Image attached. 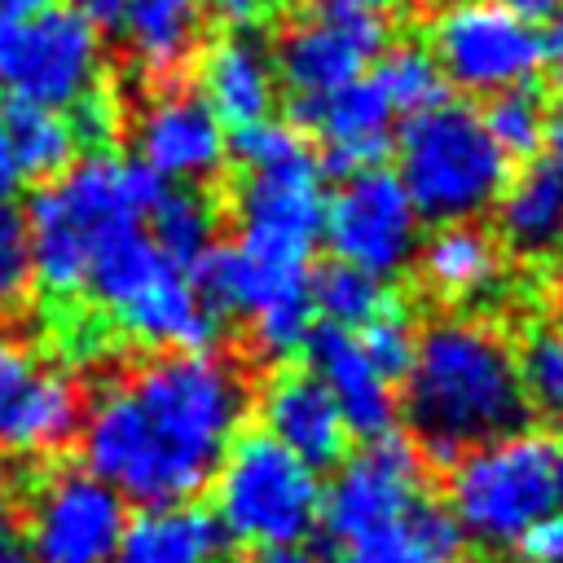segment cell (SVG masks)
Listing matches in <instances>:
<instances>
[{"label":"cell","mask_w":563,"mask_h":563,"mask_svg":"<svg viewBox=\"0 0 563 563\" xmlns=\"http://www.w3.org/2000/svg\"><path fill=\"white\" fill-rule=\"evenodd\" d=\"M251 391L238 361L220 352H154L84 405V471L123 501L180 506L211 488V475L242 431Z\"/></svg>","instance_id":"obj_1"},{"label":"cell","mask_w":563,"mask_h":563,"mask_svg":"<svg viewBox=\"0 0 563 563\" xmlns=\"http://www.w3.org/2000/svg\"><path fill=\"white\" fill-rule=\"evenodd\" d=\"M413 449L427 462H453L475 444L519 431L528 418L515 347L479 317H435L418 330L400 400Z\"/></svg>","instance_id":"obj_2"},{"label":"cell","mask_w":563,"mask_h":563,"mask_svg":"<svg viewBox=\"0 0 563 563\" xmlns=\"http://www.w3.org/2000/svg\"><path fill=\"white\" fill-rule=\"evenodd\" d=\"M163 180H154L136 158L110 150L75 158L62 176L44 180L26 202L31 238V282L57 303L84 295L92 260L128 229L145 224Z\"/></svg>","instance_id":"obj_3"},{"label":"cell","mask_w":563,"mask_h":563,"mask_svg":"<svg viewBox=\"0 0 563 563\" xmlns=\"http://www.w3.org/2000/svg\"><path fill=\"white\" fill-rule=\"evenodd\" d=\"M396 145V180L418 220L462 224L497 207L510 185V158L488 141L479 110L466 101H435L405 119Z\"/></svg>","instance_id":"obj_4"},{"label":"cell","mask_w":563,"mask_h":563,"mask_svg":"<svg viewBox=\"0 0 563 563\" xmlns=\"http://www.w3.org/2000/svg\"><path fill=\"white\" fill-rule=\"evenodd\" d=\"M462 537L510 550L541 515L559 510V444L545 431H506L453 457L449 506Z\"/></svg>","instance_id":"obj_5"},{"label":"cell","mask_w":563,"mask_h":563,"mask_svg":"<svg viewBox=\"0 0 563 563\" xmlns=\"http://www.w3.org/2000/svg\"><path fill=\"white\" fill-rule=\"evenodd\" d=\"M211 515L224 541L290 550L321 523V475L264 431H238L211 475Z\"/></svg>","instance_id":"obj_6"},{"label":"cell","mask_w":563,"mask_h":563,"mask_svg":"<svg viewBox=\"0 0 563 563\" xmlns=\"http://www.w3.org/2000/svg\"><path fill=\"white\" fill-rule=\"evenodd\" d=\"M106 40L75 4H44L40 13L0 31V88L9 101L75 110L101 88Z\"/></svg>","instance_id":"obj_7"},{"label":"cell","mask_w":563,"mask_h":563,"mask_svg":"<svg viewBox=\"0 0 563 563\" xmlns=\"http://www.w3.org/2000/svg\"><path fill=\"white\" fill-rule=\"evenodd\" d=\"M387 48V18L356 0H312L277 40L273 75L295 97V114L369 70Z\"/></svg>","instance_id":"obj_8"},{"label":"cell","mask_w":563,"mask_h":563,"mask_svg":"<svg viewBox=\"0 0 563 563\" xmlns=\"http://www.w3.org/2000/svg\"><path fill=\"white\" fill-rule=\"evenodd\" d=\"M431 57L444 84L475 97H497L528 88L545 62V44L532 22L515 18L497 0H453L431 22Z\"/></svg>","instance_id":"obj_9"},{"label":"cell","mask_w":563,"mask_h":563,"mask_svg":"<svg viewBox=\"0 0 563 563\" xmlns=\"http://www.w3.org/2000/svg\"><path fill=\"white\" fill-rule=\"evenodd\" d=\"M35 563H110L123 537V497L84 466H44L18 501Z\"/></svg>","instance_id":"obj_10"},{"label":"cell","mask_w":563,"mask_h":563,"mask_svg":"<svg viewBox=\"0 0 563 563\" xmlns=\"http://www.w3.org/2000/svg\"><path fill=\"white\" fill-rule=\"evenodd\" d=\"M321 163L303 145L299 154L242 172L233 189L238 246L264 264L312 268V246L321 238Z\"/></svg>","instance_id":"obj_11"},{"label":"cell","mask_w":563,"mask_h":563,"mask_svg":"<svg viewBox=\"0 0 563 563\" xmlns=\"http://www.w3.org/2000/svg\"><path fill=\"white\" fill-rule=\"evenodd\" d=\"M321 238L334 251V264L361 268L378 282H391L400 268L413 264L422 242V220L387 167H369L343 176V185L325 198Z\"/></svg>","instance_id":"obj_12"},{"label":"cell","mask_w":563,"mask_h":563,"mask_svg":"<svg viewBox=\"0 0 563 563\" xmlns=\"http://www.w3.org/2000/svg\"><path fill=\"white\" fill-rule=\"evenodd\" d=\"M418 501H427V457L400 435H378L339 462L334 484L321 488L317 528L325 532L330 550H339Z\"/></svg>","instance_id":"obj_13"},{"label":"cell","mask_w":563,"mask_h":563,"mask_svg":"<svg viewBox=\"0 0 563 563\" xmlns=\"http://www.w3.org/2000/svg\"><path fill=\"white\" fill-rule=\"evenodd\" d=\"M84 387L70 369L48 365L18 334L0 330V449L4 453H57L84 427Z\"/></svg>","instance_id":"obj_14"},{"label":"cell","mask_w":563,"mask_h":563,"mask_svg":"<svg viewBox=\"0 0 563 563\" xmlns=\"http://www.w3.org/2000/svg\"><path fill=\"white\" fill-rule=\"evenodd\" d=\"M132 150H136V163L154 180L198 189L220 176V167L229 158V136H224V123L202 106L198 92L163 88L136 110Z\"/></svg>","instance_id":"obj_15"},{"label":"cell","mask_w":563,"mask_h":563,"mask_svg":"<svg viewBox=\"0 0 563 563\" xmlns=\"http://www.w3.org/2000/svg\"><path fill=\"white\" fill-rule=\"evenodd\" d=\"M303 356H308V374L330 391L347 435H361V440L391 435L400 418L396 387L374 369V361L361 352L352 330H334L317 321L303 339Z\"/></svg>","instance_id":"obj_16"},{"label":"cell","mask_w":563,"mask_h":563,"mask_svg":"<svg viewBox=\"0 0 563 563\" xmlns=\"http://www.w3.org/2000/svg\"><path fill=\"white\" fill-rule=\"evenodd\" d=\"M260 422L264 435L295 453L317 475L339 466L347 453V427L330 400V391L308 369H282L260 391Z\"/></svg>","instance_id":"obj_17"},{"label":"cell","mask_w":563,"mask_h":563,"mask_svg":"<svg viewBox=\"0 0 563 563\" xmlns=\"http://www.w3.org/2000/svg\"><path fill=\"white\" fill-rule=\"evenodd\" d=\"M295 119L321 136L325 167H334L339 176L383 167V158L396 141V110L369 75H361L347 88L330 92L325 101L299 110Z\"/></svg>","instance_id":"obj_18"},{"label":"cell","mask_w":563,"mask_h":563,"mask_svg":"<svg viewBox=\"0 0 563 563\" xmlns=\"http://www.w3.org/2000/svg\"><path fill=\"white\" fill-rule=\"evenodd\" d=\"M497 229L519 255H554L563 246V119L545 128V145L497 198Z\"/></svg>","instance_id":"obj_19"},{"label":"cell","mask_w":563,"mask_h":563,"mask_svg":"<svg viewBox=\"0 0 563 563\" xmlns=\"http://www.w3.org/2000/svg\"><path fill=\"white\" fill-rule=\"evenodd\" d=\"M198 97L220 123H233V128L268 119L277 101V75H273L268 48L251 31L220 35L198 57Z\"/></svg>","instance_id":"obj_20"},{"label":"cell","mask_w":563,"mask_h":563,"mask_svg":"<svg viewBox=\"0 0 563 563\" xmlns=\"http://www.w3.org/2000/svg\"><path fill=\"white\" fill-rule=\"evenodd\" d=\"M224 532L211 510L180 501V506H145L136 519L123 523L110 563H220Z\"/></svg>","instance_id":"obj_21"},{"label":"cell","mask_w":563,"mask_h":563,"mask_svg":"<svg viewBox=\"0 0 563 563\" xmlns=\"http://www.w3.org/2000/svg\"><path fill=\"white\" fill-rule=\"evenodd\" d=\"M418 273H422V286L449 303L484 299L501 282L497 238L475 220L440 224L427 242H418Z\"/></svg>","instance_id":"obj_22"},{"label":"cell","mask_w":563,"mask_h":563,"mask_svg":"<svg viewBox=\"0 0 563 563\" xmlns=\"http://www.w3.org/2000/svg\"><path fill=\"white\" fill-rule=\"evenodd\" d=\"M466 537L453 515L435 501H418L413 510L361 532L356 541L334 550V563H462Z\"/></svg>","instance_id":"obj_23"},{"label":"cell","mask_w":563,"mask_h":563,"mask_svg":"<svg viewBox=\"0 0 563 563\" xmlns=\"http://www.w3.org/2000/svg\"><path fill=\"white\" fill-rule=\"evenodd\" d=\"M128 53L150 75H176L202 44L198 0H123L119 22Z\"/></svg>","instance_id":"obj_24"},{"label":"cell","mask_w":563,"mask_h":563,"mask_svg":"<svg viewBox=\"0 0 563 563\" xmlns=\"http://www.w3.org/2000/svg\"><path fill=\"white\" fill-rule=\"evenodd\" d=\"M0 128L13 145V158L22 167V180H53L62 176L75 154H79V141H75V128L62 110H48V106H26V101H9L0 106Z\"/></svg>","instance_id":"obj_25"},{"label":"cell","mask_w":563,"mask_h":563,"mask_svg":"<svg viewBox=\"0 0 563 563\" xmlns=\"http://www.w3.org/2000/svg\"><path fill=\"white\" fill-rule=\"evenodd\" d=\"M145 233L167 264L189 273V264L216 242V202L189 185L158 189V198L145 216Z\"/></svg>","instance_id":"obj_26"},{"label":"cell","mask_w":563,"mask_h":563,"mask_svg":"<svg viewBox=\"0 0 563 563\" xmlns=\"http://www.w3.org/2000/svg\"><path fill=\"white\" fill-rule=\"evenodd\" d=\"M387 308H396V295L387 282H378L361 268H347V264L312 268V317H321V325L356 334Z\"/></svg>","instance_id":"obj_27"},{"label":"cell","mask_w":563,"mask_h":563,"mask_svg":"<svg viewBox=\"0 0 563 563\" xmlns=\"http://www.w3.org/2000/svg\"><path fill=\"white\" fill-rule=\"evenodd\" d=\"M369 79L383 88V97L391 101L396 114H418V110L444 101L440 66H435L431 48H427V44H413V40L387 44V48L374 57Z\"/></svg>","instance_id":"obj_28"},{"label":"cell","mask_w":563,"mask_h":563,"mask_svg":"<svg viewBox=\"0 0 563 563\" xmlns=\"http://www.w3.org/2000/svg\"><path fill=\"white\" fill-rule=\"evenodd\" d=\"M515 369L523 405L550 422H563V334L554 325L528 330V339L515 352Z\"/></svg>","instance_id":"obj_29"},{"label":"cell","mask_w":563,"mask_h":563,"mask_svg":"<svg viewBox=\"0 0 563 563\" xmlns=\"http://www.w3.org/2000/svg\"><path fill=\"white\" fill-rule=\"evenodd\" d=\"M479 123L506 158H537L545 145V128H550L541 101L528 88H510V92L488 97V106L479 110Z\"/></svg>","instance_id":"obj_30"},{"label":"cell","mask_w":563,"mask_h":563,"mask_svg":"<svg viewBox=\"0 0 563 563\" xmlns=\"http://www.w3.org/2000/svg\"><path fill=\"white\" fill-rule=\"evenodd\" d=\"M31 299V238L13 198H0V321L18 317Z\"/></svg>","instance_id":"obj_31"},{"label":"cell","mask_w":563,"mask_h":563,"mask_svg":"<svg viewBox=\"0 0 563 563\" xmlns=\"http://www.w3.org/2000/svg\"><path fill=\"white\" fill-rule=\"evenodd\" d=\"M356 343H361V352L374 361V369H378L387 383H396V378H405V369H409V361H413L418 330L409 325L405 308L396 303V308H387L383 317H374L369 325H361V330H356Z\"/></svg>","instance_id":"obj_32"},{"label":"cell","mask_w":563,"mask_h":563,"mask_svg":"<svg viewBox=\"0 0 563 563\" xmlns=\"http://www.w3.org/2000/svg\"><path fill=\"white\" fill-rule=\"evenodd\" d=\"M303 141L290 123H277V119H260V123H246V128H233V141H229V154L238 158L242 172L251 167H268V163H282L290 154H299Z\"/></svg>","instance_id":"obj_33"},{"label":"cell","mask_w":563,"mask_h":563,"mask_svg":"<svg viewBox=\"0 0 563 563\" xmlns=\"http://www.w3.org/2000/svg\"><path fill=\"white\" fill-rule=\"evenodd\" d=\"M66 119H70V128H75L79 150H92V154H101V150L114 141V132H119V106H114L101 88L88 92L75 110H66Z\"/></svg>","instance_id":"obj_34"},{"label":"cell","mask_w":563,"mask_h":563,"mask_svg":"<svg viewBox=\"0 0 563 563\" xmlns=\"http://www.w3.org/2000/svg\"><path fill=\"white\" fill-rule=\"evenodd\" d=\"M510 550L519 554V563H563V510L541 515Z\"/></svg>","instance_id":"obj_35"},{"label":"cell","mask_w":563,"mask_h":563,"mask_svg":"<svg viewBox=\"0 0 563 563\" xmlns=\"http://www.w3.org/2000/svg\"><path fill=\"white\" fill-rule=\"evenodd\" d=\"M273 4H277V0H198V9L216 13L220 22H229V26H238V31H251L255 22H264V18L273 13Z\"/></svg>","instance_id":"obj_36"},{"label":"cell","mask_w":563,"mask_h":563,"mask_svg":"<svg viewBox=\"0 0 563 563\" xmlns=\"http://www.w3.org/2000/svg\"><path fill=\"white\" fill-rule=\"evenodd\" d=\"M0 563H35L31 559V541L22 528V515L13 501L0 497Z\"/></svg>","instance_id":"obj_37"},{"label":"cell","mask_w":563,"mask_h":563,"mask_svg":"<svg viewBox=\"0 0 563 563\" xmlns=\"http://www.w3.org/2000/svg\"><path fill=\"white\" fill-rule=\"evenodd\" d=\"M541 44H545L550 79H554V88H559V97H563V13H559V18H550V31L541 35Z\"/></svg>","instance_id":"obj_38"},{"label":"cell","mask_w":563,"mask_h":563,"mask_svg":"<svg viewBox=\"0 0 563 563\" xmlns=\"http://www.w3.org/2000/svg\"><path fill=\"white\" fill-rule=\"evenodd\" d=\"M497 4H506L515 18H523V22H532V26L563 13V0H497Z\"/></svg>","instance_id":"obj_39"},{"label":"cell","mask_w":563,"mask_h":563,"mask_svg":"<svg viewBox=\"0 0 563 563\" xmlns=\"http://www.w3.org/2000/svg\"><path fill=\"white\" fill-rule=\"evenodd\" d=\"M22 185H26V180H22V167H18L13 145H9V136H4V128H0V198H13Z\"/></svg>","instance_id":"obj_40"},{"label":"cell","mask_w":563,"mask_h":563,"mask_svg":"<svg viewBox=\"0 0 563 563\" xmlns=\"http://www.w3.org/2000/svg\"><path fill=\"white\" fill-rule=\"evenodd\" d=\"M48 0H0V31H9L13 22H22V18H31V13H40Z\"/></svg>","instance_id":"obj_41"},{"label":"cell","mask_w":563,"mask_h":563,"mask_svg":"<svg viewBox=\"0 0 563 563\" xmlns=\"http://www.w3.org/2000/svg\"><path fill=\"white\" fill-rule=\"evenodd\" d=\"M260 563H321V559L312 550H303V545H290V550H264Z\"/></svg>","instance_id":"obj_42"},{"label":"cell","mask_w":563,"mask_h":563,"mask_svg":"<svg viewBox=\"0 0 563 563\" xmlns=\"http://www.w3.org/2000/svg\"><path fill=\"white\" fill-rule=\"evenodd\" d=\"M550 312H554V330L563 334V277H559L554 290H550Z\"/></svg>","instance_id":"obj_43"},{"label":"cell","mask_w":563,"mask_h":563,"mask_svg":"<svg viewBox=\"0 0 563 563\" xmlns=\"http://www.w3.org/2000/svg\"><path fill=\"white\" fill-rule=\"evenodd\" d=\"M356 4H369V9H378V13H383V9H391L396 0H356Z\"/></svg>","instance_id":"obj_44"},{"label":"cell","mask_w":563,"mask_h":563,"mask_svg":"<svg viewBox=\"0 0 563 563\" xmlns=\"http://www.w3.org/2000/svg\"><path fill=\"white\" fill-rule=\"evenodd\" d=\"M4 484H9V466H4V457H0V497H4Z\"/></svg>","instance_id":"obj_45"},{"label":"cell","mask_w":563,"mask_h":563,"mask_svg":"<svg viewBox=\"0 0 563 563\" xmlns=\"http://www.w3.org/2000/svg\"><path fill=\"white\" fill-rule=\"evenodd\" d=\"M559 501H563V449H559Z\"/></svg>","instance_id":"obj_46"},{"label":"cell","mask_w":563,"mask_h":563,"mask_svg":"<svg viewBox=\"0 0 563 563\" xmlns=\"http://www.w3.org/2000/svg\"><path fill=\"white\" fill-rule=\"evenodd\" d=\"M427 4H440V9H444V4H453V0H427Z\"/></svg>","instance_id":"obj_47"}]
</instances>
